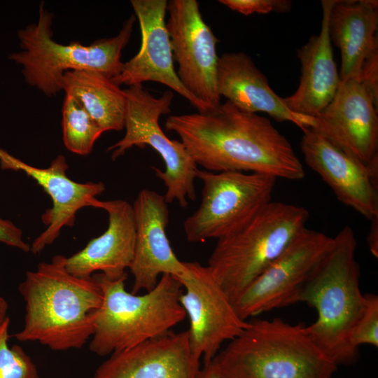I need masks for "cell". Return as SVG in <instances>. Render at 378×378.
<instances>
[{
    "label": "cell",
    "mask_w": 378,
    "mask_h": 378,
    "mask_svg": "<svg viewBox=\"0 0 378 378\" xmlns=\"http://www.w3.org/2000/svg\"><path fill=\"white\" fill-rule=\"evenodd\" d=\"M164 125L206 171L259 173L288 180L304 176L291 144L269 119L228 101L204 112L169 115Z\"/></svg>",
    "instance_id": "obj_1"
},
{
    "label": "cell",
    "mask_w": 378,
    "mask_h": 378,
    "mask_svg": "<svg viewBox=\"0 0 378 378\" xmlns=\"http://www.w3.org/2000/svg\"><path fill=\"white\" fill-rule=\"evenodd\" d=\"M56 255L28 271L18 290L25 304L24 323L13 336L38 342L51 350L82 348L92 337L103 295L92 277L80 278Z\"/></svg>",
    "instance_id": "obj_2"
},
{
    "label": "cell",
    "mask_w": 378,
    "mask_h": 378,
    "mask_svg": "<svg viewBox=\"0 0 378 378\" xmlns=\"http://www.w3.org/2000/svg\"><path fill=\"white\" fill-rule=\"evenodd\" d=\"M357 242L353 229L343 227L304 286L298 302L317 312L306 326L315 344L338 366L355 363L359 351L350 342L352 330L365 307L360 289V268L356 259Z\"/></svg>",
    "instance_id": "obj_3"
},
{
    "label": "cell",
    "mask_w": 378,
    "mask_h": 378,
    "mask_svg": "<svg viewBox=\"0 0 378 378\" xmlns=\"http://www.w3.org/2000/svg\"><path fill=\"white\" fill-rule=\"evenodd\" d=\"M209 364L219 378H332L337 365L306 326L255 318Z\"/></svg>",
    "instance_id": "obj_4"
},
{
    "label": "cell",
    "mask_w": 378,
    "mask_h": 378,
    "mask_svg": "<svg viewBox=\"0 0 378 378\" xmlns=\"http://www.w3.org/2000/svg\"><path fill=\"white\" fill-rule=\"evenodd\" d=\"M92 277L103 295L89 344L98 356L111 355L165 334L186 317L180 303L183 286L173 275L162 274L156 286L142 295L126 290L127 275L117 280L102 273Z\"/></svg>",
    "instance_id": "obj_5"
},
{
    "label": "cell",
    "mask_w": 378,
    "mask_h": 378,
    "mask_svg": "<svg viewBox=\"0 0 378 378\" xmlns=\"http://www.w3.org/2000/svg\"><path fill=\"white\" fill-rule=\"evenodd\" d=\"M53 16L41 2L37 22L18 32L22 51L13 53L10 59L22 65L23 76L29 85L51 97L62 90V80L66 71H94L111 79L122 72V52L132 36L136 19L134 14L123 22L116 36L98 39L89 46L79 41L67 45L57 43L52 39Z\"/></svg>",
    "instance_id": "obj_6"
},
{
    "label": "cell",
    "mask_w": 378,
    "mask_h": 378,
    "mask_svg": "<svg viewBox=\"0 0 378 378\" xmlns=\"http://www.w3.org/2000/svg\"><path fill=\"white\" fill-rule=\"evenodd\" d=\"M308 218L302 206L271 201L241 229L217 240L207 266L232 303L305 227Z\"/></svg>",
    "instance_id": "obj_7"
},
{
    "label": "cell",
    "mask_w": 378,
    "mask_h": 378,
    "mask_svg": "<svg viewBox=\"0 0 378 378\" xmlns=\"http://www.w3.org/2000/svg\"><path fill=\"white\" fill-rule=\"evenodd\" d=\"M128 87L124 90L127 97L125 133L120 141L108 148L111 158L116 160L133 146L143 148L149 146L153 148L165 166L164 171L153 167L166 188L165 201L167 204L176 201L185 208L188 205V199H196L197 165L184 145L180 141L169 139L159 125L160 117L171 111L174 92L168 90L155 97L142 84Z\"/></svg>",
    "instance_id": "obj_8"
},
{
    "label": "cell",
    "mask_w": 378,
    "mask_h": 378,
    "mask_svg": "<svg viewBox=\"0 0 378 378\" xmlns=\"http://www.w3.org/2000/svg\"><path fill=\"white\" fill-rule=\"evenodd\" d=\"M203 183L198 209L184 221L187 240H217L237 232L271 202L276 178L270 175L197 169Z\"/></svg>",
    "instance_id": "obj_9"
},
{
    "label": "cell",
    "mask_w": 378,
    "mask_h": 378,
    "mask_svg": "<svg viewBox=\"0 0 378 378\" xmlns=\"http://www.w3.org/2000/svg\"><path fill=\"white\" fill-rule=\"evenodd\" d=\"M333 237L306 227L233 303L249 317L298 302L304 286L326 255Z\"/></svg>",
    "instance_id": "obj_10"
},
{
    "label": "cell",
    "mask_w": 378,
    "mask_h": 378,
    "mask_svg": "<svg viewBox=\"0 0 378 378\" xmlns=\"http://www.w3.org/2000/svg\"><path fill=\"white\" fill-rule=\"evenodd\" d=\"M186 272L177 279L185 290L180 303L190 321L187 330L193 353L209 363L222 344L239 335L248 325L237 314L208 266L184 262Z\"/></svg>",
    "instance_id": "obj_11"
},
{
    "label": "cell",
    "mask_w": 378,
    "mask_h": 378,
    "mask_svg": "<svg viewBox=\"0 0 378 378\" xmlns=\"http://www.w3.org/2000/svg\"><path fill=\"white\" fill-rule=\"evenodd\" d=\"M166 22L176 72L183 86L211 109L218 106V38L204 22L196 0H171Z\"/></svg>",
    "instance_id": "obj_12"
},
{
    "label": "cell",
    "mask_w": 378,
    "mask_h": 378,
    "mask_svg": "<svg viewBox=\"0 0 378 378\" xmlns=\"http://www.w3.org/2000/svg\"><path fill=\"white\" fill-rule=\"evenodd\" d=\"M302 132L300 149L306 164L338 200L369 220L378 216V155L365 164L314 129L305 128Z\"/></svg>",
    "instance_id": "obj_13"
},
{
    "label": "cell",
    "mask_w": 378,
    "mask_h": 378,
    "mask_svg": "<svg viewBox=\"0 0 378 378\" xmlns=\"http://www.w3.org/2000/svg\"><path fill=\"white\" fill-rule=\"evenodd\" d=\"M378 99L356 80L341 81L313 127L347 154L368 164L378 155Z\"/></svg>",
    "instance_id": "obj_14"
},
{
    "label": "cell",
    "mask_w": 378,
    "mask_h": 378,
    "mask_svg": "<svg viewBox=\"0 0 378 378\" xmlns=\"http://www.w3.org/2000/svg\"><path fill=\"white\" fill-rule=\"evenodd\" d=\"M130 2L139 22L141 47L134 57L124 63L122 72L112 80L118 86H130L147 81L160 83L187 99L197 111L210 110L186 90L175 71L165 21L168 1L132 0Z\"/></svg>",
    "instance_id": "obj_15"
},
{
    "label": "cell",
    "mask_w": 378,
    "mask_h": 378,
    "mask_svg": "<svg viewBox=\"0 0 378 378\" xmlns=\"http://www.w3.org/2000/svg\"><path fill=\"white\" fill-rule=\"evenodd\" d=\"M4 169L21 171L34 179L50 196L52 206L41 216L46 229L30 245L34 254L52 244L64 227H72L78 211L83 207H94L97 196L105 190L102 182L78 183L67 175L68 164L59 155L46 168L36 167L0 150Z\"/></svg>",
    "instance_id": "obj_16"
},
{
    "label": "cell",
    "mask_w": 378,
    "mask_h": 378,
    "mask_svg": "<svg viewBox=\"0 0 378 378\" xmlns=\"http://www.w3.org/2000/svg\"><path fill=\"white\" fill-rule=\"evenodd\" d=\"M136 223L134 255L130 267L134 281L131 293L152 290L162 274L176 278L186 271L174 253L167 235L169 208L164 195L144 189L133 204Z\"/></svg>",
    "instance_id": "obj_17"
},
{
    "label": "cell",
    "mask_w": 378,
    "mask_h": 378,
    "mask_svg": "<svg viewBox=\"0 0 378 378\" xmlns=\"http://www.w3.org/2000/svg\"><path fill=\"white\" fill-rule=\"evenodd\" d=\"M200 359L190 348L188 330H170L113 352L92 378H197Z\"/></svg>",
    "instance_id": "obj_18"
},
{
    "label": "cell",
    "mask_w": 378,
    "mask_h": 378,
    "mask_svg": "<svg viewBox=\"0 0 378 378\" xmlns=\"http://www.w3.org/2000/svg\"><path fill=\"white\" fill-rule=\"evenodd\" d=\"M94 208L107 212V229L83 248L66 257L65 267L80 278H90L99 272L108 279L117 280L127 276L125 270L130 268L134 258L136 223L133 206L123 200H97Z\"/></svg>",
    "instance_id": "obj_19"
},
{
    "label": "cell",
    "mask_w": 378,
    "mask_h": 378,
    "mask_svg": "<svg viewBox=\"0 0 378 378\" xmlns=\"http://www.w3.org/2000/svg\"><path fill=\"white\" fill-rule=\"evenodd\" d=\"M217 90L220 97H225L243 111L263 112L278 122H291L302 130L315 125L314 118L295 113L286 106L283 98L271 88L266 76L244 52H225L219 57Z\"/></svg>",
    "instance_id": "obj_20"
},
{
    "label": "cell",
    "mask_w": 378,
    "mask_h": 378,
    "mask_svg": "<svg viewBox=\"0 0 378 378\" xmlns=\"http://www.w3.org/2000/svg\"><path fill=\"white\" fill-rule=\"evenodd\" d=\"M335 0H322V22L318 34L312 36L297 50L301 64L300 83L295 92L283 98L293 113L314 118L334 98L341 80L333 58L328 18Z\"/></svg>",
    "instance_id": "obj_21"
},
{
    "label": "cell",
    "mask_w": 378,
    "mask_h": 378,
    "mask_svg": "<svg viewBox=\"0 0 378 378\" xmlns=\"http://www.w3.org/2000/svg\"><path fill=\"white\" fill-rule=\"evenodd\" d=\"M331 43L341 55V81L360 80L362 71L378 56V1L335 0L328 18Z\"/></svg>",
    "instance_id": "obj_22"
},
{
    "label": "cell",
    "mask_w": 378,
    "mask_h": 378,
    "mask_svg": "<svg viewBox=\"0 0 378 378\" xmlns=\"http://www.w3.org/2000/svg\"><path fill=\"white\" fill-rule=\"evenodd\" d=\"M62 88L75 98L103 132L125 128L127 97L112 79L90 70L66 71Z\"/></svg>",
    "instance_id": "obj_23"
},
{
    "label": "cell",
    "mask_w": 378,
    "mask_h": 378,
    "mask_svg": "<svg viewBox=\"0 0 378 378\" xmlns=\"http://www.w3.org/2000/svg\"><path fill=\"white\" fill-rule=\"evenodd\" d=\"M62 138L67 150L80 155H89L103 131L82 105L66 94L62 106Z\"/></svg>",
    "instance_id": "obj_24"
},
{
    "label": "cell",
    "mask_w": 378,
    "mask_h": 378,
    "mask_svg": "<svg viewBox=\"0 0 378 378\" xmlns=\"http://www.w3.org/2000/svg\"><path fill=\"white\" fill-rule=\"evenodd\" d=\"M8 317L0 326V378H39L36 364L19 345H8Z\"/></svg>",
    "instance_id": "obj_25"
},
{
    "label": "cell",
    "mask_w": 378,
    "mask_h": 378,
    "mask_svg": "<svg viewBox=\"0 0 378 378\" xmlns=\"http://www.w3.org/2000/svg\"><path fill=\"white\" fill-rule=\"evenodd\" d=\"M365 298L363 312L350 336L351 344L358 349L363 344L378 346V296L367 293Z\"/></svg>",
    "instance_id": "obj_26"
},
{
    "label": "cell",
    "mask_w": 378,
    "mask_h": 378,
    "mask_svg": "<svg viewBox=\"0 0 378 378\" xmlns=\"http://www.w3.org/2000/svg\"><path fill=\"white\" fill-rule=\"evenodd\" d=\"M218 2L244 15L271 12L285 13L291 10L289 0H219Z\"/></svg>",
    "instance_id": "obj_27"
},
{
    "label": "cell",
    "mask_w": 378,
    "mask_h": 378,
    "mask_svg": "<svg viewBox=\"0 0 378 378\" xmlns=\"http://www.w3.org/2000/svg\"><path fill=\"white\" fill-rule=\"evenodd\" d=\"M0 242L24 252L30 251V245L23 240L22 230L12 221L1 217Z\"/></svg>",
    "instance_id": "obj_28"
},
{
    "label": "cell",
    "mask_w": 378,
    "mask_h": 378,
    "mask_svg": "<svg viewBox=\"0 0 378 378\" xmlns=\"http://www.w3.org/2000/svg\"><path fill=\"white\" fill-rule=\"evenodd\" d=\"M370 232L368 236V244L371 253L375 257H378V216L372 218L371 220Z\"/></svg>",
    "instance_id": "obj_29"
},
{
    "label": "cell",
    "mask_w": 378,
    "mask_h": 378,
    "mask_svg": "<svg viewBox=\"0 0 378 378\" xmlns=\"http://www.w3.org/2000/svg\"><path fill=\"white\" fill-rule=\"evenodd\" d=\"M197 378H219L216 372L211 368L209 364H204L202 368L198 373Z\"/></svg>",
    "instance_id": "obj_30"
},
{
    "label": "cell",
    "mask_w": 378,
    "mask_h": 378,
    "mask_svg": "<svg viewBox=\"0 0 378 378\" xmlns=\"http://www.w3.org/2000/svg\"><path fill=\"white\" fill-rule=\"evenodd\" d=\"M8 302L0 296V326L8 318Z\"/></svg>",
    "instance_id": "obj_31"
}]
</instances>
